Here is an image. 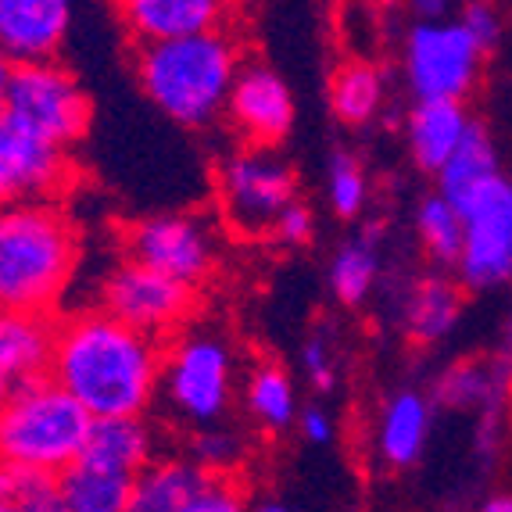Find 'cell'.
<instances>
[{
    "label": "cell",
    "instance_id": "83f0119b",
    "mask_svg": "<svg viewBox=\"0 0 512 512\" xmlns=\"http://www.w3.org/2000/svg\"><path fill=\"white\" fill-rule=\"evenodd\" d=\"M416 230L419 251L437 265V269H455L462 255V215L452 201H444L441 194H427L416 205Z\"/></svg>",
    "mask_w": 512,
    "mask_h": 512
},
{
    "label": "cell",
    "instance_id": "7a4b0ae2",
    "mask_svg": "<svg viewBox=\"0 0 512 512\" xmlns=\"http://www.w3.org/2000/svg\"><path fill=\"white\" fill-rule=\"evenodd\" d=\"M244 65L230 29L187 36V40L140 47L137 79L144 97L165 119L187 129H208L226 115L230 90Z\"/></svg>",
    "mask_w": 512,
    "mask_h": 512
},
{
    "label": "cell",
    "instance_id": "74e56055",
    "mask_svg": "<svg viewBox=\"0 0 512 512\" xmlns=\"http://www.w3.org/2000/svg\"><path fill=\"white\" fill-rule=\"evenodd\" d=\"M11 65L4 58H0V115H4V101H8V86H11Z\"/></svg>",
    "mask_w": 512,
    "mask_h": 512
},
{
    "label": "cell",
    "instance_id": "7402d4cb",
    "mask_svg": "<svg viewBox=\"0 0 512 512\" xmlns=\"http://www.w3.org/2000/svg\"><path fill=\"white\" fill-rule=\"evenodd\" d=\"M83 462H94L101 470L140 477L154 462V430L137 419H94V427L86 434Z\"/></svg>",
    "mask_w": 512,
    "mask_h": 512
},
{
    "label": "cell",
    "instance_id": "d590c367",
    "mask_svg": "<svg viewBox=\"0 0 512 512\" xmlns=\"http://www.w3.org/2000/svg\"><path fill=\"white\" fill-rule=\"evenodd\" d=\"M298 427L308 444H333V437H337V423L323 405H305L298 416Z\"/></svg>",
    "mask_w": 512,
    "mask_h": 512
},
{
    "label": "cell",
    "instance_id": "ffe728a7",
    "mask_svg": "<svg viewBox=\"0 0 512 512\" xmlns=\"http://www.w3.org/2000/svg\"><path fill=\"white\" fill-rule=\"evenodd\" d=\"M462 287L444 273L419 276L402 298V330L412 344H437L459 326Z\"/></svg>",
    "mask_w": 512,
    "mask_h": 512
},
{
    "label": "cell",
    "instance_id": "d4e9b609",
    "mask_svg": "<svg viewBox=\"0 0 512 512\" xmlns=\"http://www.w3.org/2000/svg\"><path fill=\"white\" fill-rule=\"evenodd\" d=\"M244 409L265 434H287L291 427H298L301 409L291 373L276 362H258L244 380Z\"/></svg>",
    "mask_w": 512,
    "mask_h": 512
},
{
    "label": "cell",
    "instance_id": "4dcf8cb0",
    "mask_svg": "<svg viewBox=\"0 0 512 512\" xmlns=\"http://www.w3.org/2000/svg\"><path fill=\"white\" fill-rule=\"evenodd\" d=\"M194 466L208 473V477H230V470L244 459V437L230 427H208V430H194L190 437V455Z\"/></svg>",
    "mask_w": 512,
    "mask_h": 512
},
{
    "label": "cell",
    "instance_id": "4fadbf2b",
    "mask_svg": "<svg viewBox=\"0 0 512 512\" xmlns=\"http://www.w3.org/2000/svg\"><path fill=\"white\" fill-rule=\"evenodd\" d=\"M69 151L0 115V208L43 201L69 183Z\"/></svg>",
    "mask_w": 512,
    "mask_h": 512
},
{
    "label": "cell",
    "instance_id": "484cf974",
    "mask_svg": "<svg viewBox=\"0 0 512 512\" xmlns=\"http://www.w3.org/2000/svg\"><path fill=\"white\" fill-rule=\"evenodd\" d=\"M133 480L137 477L76 459L69 470L58 473V495L65 512H126Z\"/></svg>",
    "mask_w": 512,
    "mask_h": 512
},
{
    "label": "cell",
    "instance_id": "f1b7e54d",
    "mask_svg": "<svg viewBox=\"0 0 512 512\" xmlns=\"http://www.w3.org/2000/svg\"><path fill=\"white\" fill-rule=\"evenodd\" d=\"M0 512H65L58 477L0 462Z\"/></svg>",
    "mask_w": 512,
    "mask_h": 512
},
{
    "label": "cell",
    "instance_id": "8992f818",
    "mask_svg": "<svg viewBox=\"0 0 512 512\" xmlns=\"http://www.w3.org/2000/svg\"><path fill=\"white\" fill-rule=\"evenodd\" d=\"M215 197L226 230L240 240L273 237V226L298 201V176L269 147H237L215 169Z\"/></svg>",
    "mask_w": 512,
    "mask_h": 512
},
{
    "label": "cell",
    "instance_id": "52a82bcc",
    "mask_svg": "<svg viewBox=\"0 0 512 512\" xmlns=\"http://www.w3.org/2000/svg\"><path fill=\"white\" fill-rule=\"evenodd\" d=\"M484 51L462 29L459 15L434 18L405 29L402 40V76L416 101H459L477 90Z\"/></svg>",
    "mask_w": 512,
    "mask_h": 512
},
{
    "label": "cell",
    "instance_id": "8fae6325",
    "mask_svg": "<svg viewBox=\"0 0 512 512\" xmlns=\"http://www.w3.org/2000/svg\"><path fill=\"white\" fill-rule=\"evenodd\" d=\"M194 308V291L140 262H122L101 283V312L119 319L129 330L158 337L183 326Z\"/></svg>",
    "mask_w": 512,
    "mask_h": 512
},
{
    "label": "cell",
    "instance_id": "6da1fadb",
    "mask_svg": "<svg viewBox=\"0 0 512 512\" xmlns=\"http://www.w3.org/2000/svg\"><path fill=\"white\" fill-rule=\"evenodd\" d=\"M90 419H137L151 409L162 380L154 337L129 330L108 312H79L54 330L47 373Z\"/></svg>",
    "mask_w": 512,
    "mask_h": 512
},
{
    "label": "cell",
    "instance_id": "603a6c76",
    "mask_svg": "<svg viewBox=\"0 0 512 512\" xmlns=\"http://www.w3.org/2000/svg\"><path fill=\"white\" fill-rule=\"evenodd\" d=\"M208 473L187 459V455H172V459H154L137 480H133V495H129L126 512H183L190 498L208 484Z\"/></svg>",
    "mask_w": 512,
    "mask_h": 512
},
{
    "label": "cell",
    "instance_id": "1f68e13d",
    "mask_svg": "<svg viewBox=\"0 0 512 512\" xmlns=\"http://www.w3.org/2000/svg\"><path fill=\"white\" fill-rule=\"evenodd\" d=\"M301 369H305L308 384L316 387V394H333L341 384V359L323 330L308 333V341L301 344Z\"/></svg>",
    "mask_w": 512,
    "mask_h": 512
},
{
    "label": "cell",
    "instance_id": "3957f363",
    "mask_svg": "<svg viewBox=\"0 0 512 512\" xmlns=\"http://www.w3.org/2000/svg\"><path fill=\"white\" fill-rule=\"evenodd\" d=\"M79 244L72 222L47 201L0 208V312L47 316L65 294Z\"/></svg>",
    "mask_w": 512,
    "mask_h": 512
},
{
    "label": "cell",
    "instance_id": "44dd1931",
    "mask_svg": "<svg viewBox=\"0 0 512 512\" xmlns=\"http://www.w3.org/2000/svg\"><path fill=\"white\" fill-rule=\"evenodd\" d=\"M330 291L344 308H359L384 280V230L362 226L330 258Z\"/></svg>",
    "mask_w": 512,
    "mask_h": 512
},
{
    "label": "cell",
    "instance_id": "d6a6232c",
    "mask_svg": "<svg viewBox=\"0 0 512 512\" xmlns=\"http://www.w3.org/2000/svg\"><path fill=\"white\" fill-rule=\"evenodd\" d=\"M459 22H462V29L470 33V40L477 43L480 51H484V58L498 51V43H502V36H505V18H502V11H498L495 4H487V0L462 4Z\"/></svg>",
    "mask_w": 512,
    "mask_h": 512
},
{
    "label": "cell",
    "instance_id": "f546056e",
    "mask_svg": "<svg viewBox=\"0 0 512 512\" xmlns=\"http://www.w3.org/2000/svg\"><path fill=\"white\" fill-rule=\"evenodd\" d=\"M326 201L337 219H359L369 205V176L366 165L351 151H337L326 169Z\"/></svg>",
    "mask_w": 512,
    "mask_h": 512
},
{
    "label": "cell",
    "instance_id": "5b68a950",
    "mask_svg": "<svg viewBox=\"0 0 512 512\" xmlns=\"http://www.w3.org/2000/svg\"><path fill=\"white\" fill-rule=\"evenodd\" d=\"M165 409L194 430L219 427L237 394V355L215 330H187L162 355Z\"/></svg>",
    "mask_w": 512,
    "mask_h": 512
},
{
    "label": "cell",
    "instance_id": "2e32d148",
    "mask_svg": "<svg viewBox=\"0 0 512 512\" xmlns=\"http://www.w3.org/2000/svg\"><path fill=\"white\" fill-rule=\"evenodd\" d=\"M430 430H434V398L416 387L394 391L376 416V459L387 470H409L427 452Z\"/></svg>",
    "mask_w": 512,
    "mask_h": 512
},
{
    "label": "cell",
    "instance_id": "4316f807",
    "mask_svg": "<svg viewBox=\"0 0 512 512\" xmlns=\"http://www.w3.org/2000/svg\"><path fill=\"white\" fill-rule=\"evenodd\" d=\"M387 101V76L380 65L362 58L344 61L330 79V108L344 126L373 122Z\"/></svg>",
    "mask_w": 512,
    "mask_h": 512
},
{
    "label": "cell",
    "instance_id": "e575fe53",
    "mask_svg": "<svg viewBox=\"0 0 512 512\" xmlns=\"http://www.w3.org/2000/svg\"><path fill=\"white\" fill-rule=\"evenodd\" d=\"M312 233H316V222H312V212H308L305 201H294V205L287 208L273 226V240H280V244H287V248H301V244H308Z\"/></svg>",
    "mask_w": 512,
    "mask_h": 512
},
{
    "label": "cell",
    "instance_id": "30bf717a",
    "mask_svg": "<svg viewBox=\"0 0 512 512\" xmlns=\"http://www.w3.org/2000/svg\"><path fill=\"white\" fill-rule=\"evenodd\" d=\"M126 251L129 262L147 265L190 291L201 280H208L219 258V244H215V230L208 226V219L187 212H165L133 222L126 233Z\"/></svg>",
    "mask_w": 512,
    "mask_h": 512
},
{
    "label": "cell",
    "instance_id": "e0dca14e",
    "mask_svg": "<svg viewBox=\"0 0 512 512\" xmlns=\"http://www.w3.org/2000/svg\"><path fill=\"white\" fill-rule=\"evenodd\" d=\"M54 326L47 316L0 312V402L51 373Z\"/></svg>",
    "mask_w": 512,
    "mask_h": 512
},
{
    "label": "cell",
    "instance_id": "f35d334b",
    "mask_svg": "<svg viewBox=\"0 0 512 512\" xmlns=\"http://www.w3.org/2000/svg\"><path fill=\"white\" fill-rule=\"evenodd\" d=\"M251 512H298V509H291V505H283V502H258V505H251Z\"/></svg>",
    "mask_w": 512,
    "mask_h": 512
},
{
    "label": "cell",
    "instance_id": "9c48e42d",
    "mask_svg": "<svg viewBox=\"0 0 512 512\" xmlns=\"http://www.w3.org/2000/svg\"><path fill=\"white\" fill-rule=\"evenodd\" d=\"M462 255L455 273L466 291H498L512 283V180L498 176L462 201Z\"/></svg>",
    "mask_w": 512,
    "mask_h": 512
},
{
    "label": "cell",
    "instance_id": "7c38bea8",
    "mask_svg": "<svg viewBox=\"0 0 512 512\" xmlns=\"http://www.w3.org/2000/svg\"><path fill=\"white\" fill-rule=\"evenodd\" d=\"M226 119L244 137V147L273 151L294 126V94L287 79L265 61H244L230 90Z\"/></svg>",
    "mask_w": 512,
    "mask_h": 512
},
{
    "label": "cell",
    "instance_id": "8d00e7d4",
    "mask_svg": "<svg viewBox=\"0 0 512 512\" xmlns=\"http://www.w3.org/2000/svg\"><path fill=\"white\" fill-rule=\"evenodd\" d=\"M480 512H512V495H491L480 505Z\"/></svg>",
    "mask_w": 512,
    "mask_h": 512
},
{
    "label": "cell",
    "instance_id": "5bb4252c",
    "mask_svg": "<svg viewBox=\"0 0 512 512\" xmlns=\"http://www.w3.org/2000/svg\"><path fill=\"white\" fill-rule=\"evenodd\" d=\"M69 29V0H0V58L11 69L58 61Z\"/></svg>",
    "mask_w": 512,
    "mask_h": 512
},
{
    "label": "cell",
    "instance_id": "ba28073f",
    "mask_svg": "<svg viewBox=\"0 0 512 512\" xmlns=\"http://www.w3.org/2000/svg\"><path fill=\"white\" fill-rule=\"evenodd\" d=\"M4 119L69 151L90 126V101L79 79L61 61H43V65H26L11 72Z\"/></svg>",
    "mask_w": 512,
    "mask_h": 512
},
{
    "label": "cell",
    "instance_id": "836d02e7",
    "mask_svg": "<svg viewBox=\"0 0 512 512\" xmlns=\"http://www.w3.org/2000/svg\"><path fill=\"white\" fill-rule=\"evenodd\" d=\"M183 512H251V505L240 484H233L230 477H212L190 498Z\"/></svg>",
    "mask_w": 512,
    "mask_h": 512
},
{
    "label": "cell",
    "instance_id": "cb8c5ba5",
    "mask_svg": "<svg viewBox=\"0 0 512 512\" xmlns=\"http://www.w3.org/2000/svg\"><path fill=\"white\" fill-rule=\"evenodd\" d=\"M498 176H502V162H498L495 140H491V133L480 122H473L466 140L459 144V151L437 172V194L459 208L462 201H470L477 190H484Z\"/></svg>",
    "mask_w": 512,
    "mask_h": 512
},
{
    "label": "cell",
    "instance_id": "d6986e66",
    "mask_svg": "<svg viewBox=\"0 0 512 512\" xmlns=\"http://www.w3.org/2000/svg\"><path fill=\"white\" fill-rule=\"evenodd\" d=\"M466 104L459 101H416L405 115V147H409L412 162L423 172H441L448 165L459 144L466 140L470 126Z\"/></svg>",
    "mask_w": 512,
    "mask_h": 512
},
{
    "label": "cell",
    "instance_id": "ac0fdd59",
    "mask_svg": "<svg viewBox=\"0 0 512 512\" xmlns=\"http://www.w3.org/2000/svg\"><path fill=\"white\" fill-rule=\"evenodd\" d=\"M512 384V333H505V348L487 362H459L448 366L434 384V405L444 409H477L484 419H498L505 394Z\"/></svg>",
    "mask_w": 512,
    "mask_h": 512
},
{
    "label": "cell",
    "instance_id": "277c9868",
    "mask_svg": "<svg viewBox=\"0 0 512 512\" xmlns=\"http://www.w3.org/2000/svg\"><path fill=\"white\" fill-rule=\"evenodd\" d=\"M94 419L43 376L0 402V462L58 477L83 455Z\"/></svg>",
    "mask_w": 512,
    "mask_h": 512
},
{
    "label": "cell",
    "instance_id": "9a60e30c",
    "mask_svg": "<svg viewBox=\"0 0 512 512\" xmlns=\"http://www.w3.org/2000/svg\"><path fill=\"white\" fill-rule=\"evenodd\" d=\"M230 8L222 0H122L119 22L140 47L187 40L226 29Z\"/></svg>",
    "mask_w": 512,
    "mask_h": 512
}]
</instances>
